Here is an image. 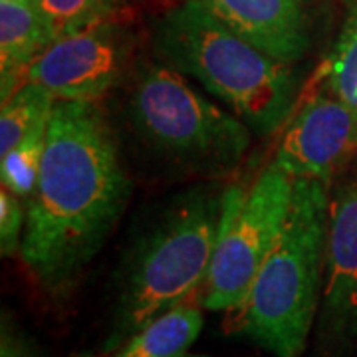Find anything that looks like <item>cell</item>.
<instances>
[{"label": "cell", "instance_id": "5", "mask_svg": "<svg viewBox=\"0 0 357 357\" xmlns=\"http://www.w3.org/2000/svg\"><path fill=\"white\" fill-rule=\"evenodd\" d=\"M126 115L137 139L187 175L220 181L243 163L252 131L169 66L143 62L129 74Z\"/></svg>", "mask_w": 357, "mask_h": 357}, {"label": "cell", "instance_id": "12", "mask_svg": "<svg viewBox=\"0 0 357 357\" xmlns=\"http://www.w3.org/2000/svg\"><path fill=\"white\" fill-rule=\"evenodd\" d=\"M203 330V312L178 304L109 351L107 357H185Z\"/></svg>", "mask_w": 357, "mask_h": 357}, {"label": "cell", "instance_id": "4", "mask_svg": "<svg viewBox=\"0 0 357 357\" xmlns=\"http://www.w3.org/2000/svg\"><path fill=\"white\" fill-rule=\"evenodd\" d=\"M332 183L298 178L280 241L256 274L232 328L274 357H300L324 288Z\"/></svg>", "mask_w": 357, "mask_h": 357}, {"label": "cell", "instance_id": "16", "mask_svg": "<svg viewBox=\"0 0 357 357\" xmlns=\"http://www.w3.org/2000/svg\"><path fill=\"white\" fill-rule=\"evenodd\" d=\"M48 123H40L34 128L24 139L6 155L0 157V177H2V187L14 192L18 199L28 201L32 195L36 181H38L40 165L46 149V133H48Z\"/></svg>", "mask_w": 357, "mask_h": 357}, {"label": "cell", "instance_id": "6", "mask_svg": "<svg viewBox=\"0 0 357 357\" xmlns=\"http://www.w3.org/2000/svg\"><path fill=\"white\" fill-rule=\"evenodd\" d=\"M294 181L270 161L250 187L227 185L220 229L208 274L201 286V306L234 312L256 274L280 241L290 217Z\"/></svg>", "mask_w": 357, "mask_h": 357}, {"label": "cell", "instance_id": "13", "mask_svg": "<svg viewBox=\"0 0 357 357\" xmlns=\"http://www.w3.org/2000/svg\"><path fill=\"white\" fill-rule=\"evenodd\" d=\"M342 2L344 20L319 68V79L357 114V0Z\"/></svg>", "mask_w": 357, "mask_h": 357}, {"label": "cell", "instance_id": "8", "mask_svg": "<svg viewBox=\"0 0 357 357\" xmlns=\"http://www.w3.org/2000/svg\"><path fill=\"white\" fill-rule=\"evenodd\" d=\"M357 345V167L332 183L324 288L316 319L318 357H347Z\"/></svg>", "mask_w": 357, "mask_h": 357}, {"label": "cell", "instance_id": "11", "mask_svg": "<svg viewBox=\"0 0 357 357\" xmlns=\"http://www.w3.org/2000/svg\"><path fill=\"white\" fill-rule=\"evenodd\" d=\"M32 0L0 2V100H8L26 84V72L54 42Z\"/></svg>", "mask_w": 357, "mask_h": 357}, {"label": "cell", "instance_id": "15", "mask_svg": "<svg viewBox=\"0 0 357 357\" xmlns=\"http://www.w3.org/2000/svg\"><path fill=\"white\" fill-rule=\"evenodd\" d=\"M54 38L76 34L86 28L115 20L129 0H32Z\"/></svg>", "mask_w": 357, "mask_h": 357}, {"label": "cell", "instance_id": "10", "mask_svg": "<svg viewBox=\"0 0 357 357\" xmlns=\"http://www.w3.org/2000/svg\"><path fill=\"white\" fill-rule=\"evenodd\" d=\"M222 22L282 64L298 66L314 46L310 0H204Z\"/></svg>", "mask_w": 357, "mask_h": 357}, {"label": "cell", "instance_id": "2", "mask_svg": "<svg viewBox=\"0 0 357 357\" xmlns=\"http://www.w3.org/2000/svg\"><path fill=\"white\" fill-rule=\"evenodd\" d=\"M151 44L161 64L195 77L258 137H270L290 121L302 84L296 66L258 50L204 0H183L161 14Z\"/></svg>", "mask_w": 357, "mask_h": 357}, {"label": "cell", "instance_id": "9", "mask_svg": "<svg viewBox=\"0 0 357 357\" xmlns=\"http://www.w3.org/2000/svg\"><path fill=\"white\" fill-rule=\"evenodd\" d=\"M356 155L357 114L321 84L290 117L272 161L294 181L333 183Z\"/></svg>", "mask_w": 357, "mask_h": 357}, {"label": "cell", "instance_id": "1", "mask_svg": "<svg viewBox=\"0 0 357 357\" xmlns=\"http://www.w3.org/2000/svg\"><path fill=\"white\" fill-rule=\"evenodd\" d=\"M131 191L98 103L56 102L20 244V258L40 286L52 294L72 288L123 217Z\"/></svg>", "mask_w": 357, "mask_h": 357}, {"label": "cell", "instance_id": "7", "mask_svg": "<svg viewBox=\"0 0 357 357\" xmlns=\"http://www.w3.org/2000/svg\"><path fill=\"white\" fill-rule=\"evenodd\" d=\"M135 36L117 18L56 38L26 72L58 102L103 100L129 74Z\"/></svg>", "mask_w": 357, "mask_h": 357}, {"label": "cell", "instance_id": "14", "mask_svg": "<svg viewBox=\"0 0 357 357\" xmlns=\"http://www.w3.org/2000/svg\"><path fill=\"white\" fill-rule=\"evenodd\" d=\"M56 98L38 84L26 82L0 107V157L18 145L40 123L50 121Z\"/></svg>", "mask_w": 357, "mask_h": 357}, {"label": "cell", "instance_id": "18", "mask_svg": "<svg viewBox=\"0 0 357 357\" xmlns=\"http://www.w3.org/2000/svg\"><path fill=\"white\" fill-rule=\"evenodd\" d=\"M0 357H34L30 345L22 333L16 332L13 324L2 319V337H0Z\"/></svg>", "mask_w": 357, "mask_h": 357}, {"label": "cell", "instance_id": "17", "mask_svg": "<svg viewBox=\"0 0 357 357\" xmlns=\"http://www.w3.org/2000/svg\"><path fill=\"white\" fill-rule=\"evenodd\" d=\"M24 225V201L2 187L0 191V252L2 256L20 255Z\"/></svg>", "mask_w": 357, "mask_h": 357}, {"label": "cell", "instance_id": "3", "mask_svg": "<svg viewBox=\"0 0 357 357\" xmlns=\"http://www.w3.org/2000/svg\"><path fill=\"white\" fill-rule=\"evenodd\" d=\"M227 187L206 181L178 192L141 230L119 270L105 354L203 286L220 229Z\"/></svg>", "mask_w": 357, "mask_h": 357}, {"label": "cell", "instance_id": "19", "mask_svg": "<svg viewBox=\"0 0 357 357\" xmlns=\"http://www.w3.org/2000/svg\"><path fill=\"white\" fill-rule=\"evenodd\" d=\"M0 2H10V0H0Z\"/></svg>", "mask_w": 357, "mask_h": 357}]
</instances>
